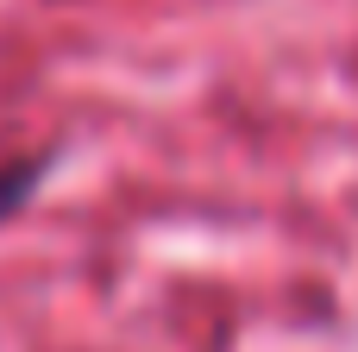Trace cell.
Segmentation results:
<instances>
[{
  "label": "cell",
  "mask_w": 358,
  "mask_h": 352,
  "mask_svg": "<svg viewBox=\"0 0 358 352\" xmlns=\"http://www.w3.org/2000/svg\"><path fill=\"white\" fill-rule=\"evenodd\" d=\"M38 176H44V164H38V157H19V164H0V220H6V214H13V208L25 202V189H31Z\"/></svg>",
  "instance_id": "obj_1"
}]
</instances>
